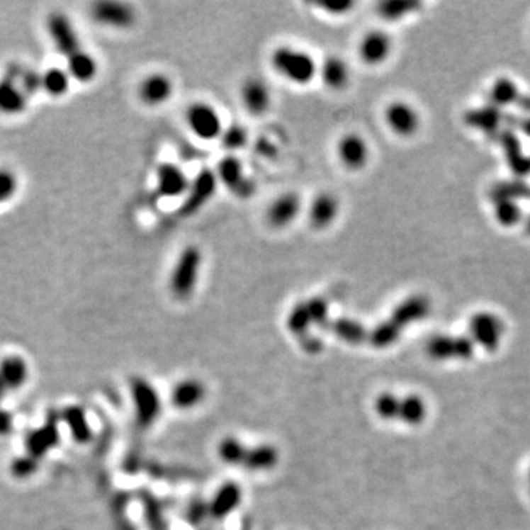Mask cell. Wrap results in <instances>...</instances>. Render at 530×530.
<instances>
[{
    "instance_id": "obj_1",
    "label": "cell",
    "mask_w": 530,
    "mask_h": 530,
    "mask_svg": "<svg viewBox=\"0 0 530 530\" xmlns=\"http://www.w3.org/2000/svg\"><path fill=\"white\" fill-rule=\"evenodd\" d=\"M270 65L281 79L295 86H308L318 75V62L314 56L295 46L276 47L270 55Z\"/></svg>"
},
{
    "instance_id": "obj_2",
    "label": "cell",
    "mask_w": 530,
    "mask_h": 530,
    "mask_svg": "<svg viewBox=\"0 0 530 530\" xmlns=\"http://www.w3.org/2000/svg\"><path fill=\"white\" fill-rule=\"evenodd\" d=\"M203 265L202 249L196 244H187L179 254L169 276V291L179 300H186L196 291Z\"/></svg>"
},
{
    "instance_id": "obj_3",
    "label": "cell",
    "mask_w": 530,
    "mask_h": 530,
    "mask_svg": "<svg viewBox=\"0 0 530 530\" xmlns=\"http://www.w3.org/2000/svg\"><path fill=\"white\" fill-rule=\"evenodd\" d=\"M467 330L475 346H480L487 352H494L500 349L504 340L505 323L497 312L483 310L470 317Z\"/></svg>"
},
{
    "instance_id": "obj_4",
    "label": "cell",
    "mask_w": 530,
    "mask_h": 530,
    "mask_svg": "<svg viewBox=\"0 0 530 530\" xmlns=\"http://www.w3.org/2000/svg\"><path fill=\"white\" fill-rule=\"evenodd\" d=\"M184 120L188 130L203 142H213L220 139L225 127L218 109L214 105L203 101L192 102L188 105L184 112Z\"/></svg>"
},
{
    "instance_id": "obj_5",
    "label": "cell",
    "mask_w": 530,
    "mask_h": 530,
    "mask_svg": "<svg viewBox=\"0 0 530 530\" xmlns=\"http://www.w3.org/2000/svg\"><path fill=\"white\" fill-rule=\"evenodd\" d=\"M383 121L392 135L401 139L414 137L422 128L419 109L402 99H395L385 106Z\"/></svg>"
},
{
    "instance_id": "obj_6",
    "label": "cell",
    "mask_w": 530,
    "mask_h": 530,
    "mask_svg": "<svg viewBox=\"0 0 530 530\" xmlns=\"http://www.w3.org/2000/svg\"><path fill=\"white\" fill-rule=\"evenodd\" d=\"M218 183L240 199L251 198L255 192L254 180L246 174L243 162L236 155H225L214 169Z\"/></svg>"
},
{
    "instance_id": "obj_7",
    "label": "cell",
    "mask_w": 530,
    "mask_h": 530,
    "mask_svg": "<svg viewBox=\"0 0 530 530\" xmlns=\"http://www.w3.org/2000/svg\"><path fill=\"white\" fill-rule=\"evenodd\" d=\"M218 179L214 169L203 168L191 180L188 191L184 195V201L180 206V213L186 217H192L198 214L202 208L210 202L218 187Z\"/></svg>"
},
{
    "instance_id": "obj_8",
    "label": "cell",
    "mask_w": 530,
    "mask_h": 530,
    "mask_svg": "<svg viewBox=\"0 0 530 530\" xmlns=\"http://www.w3.org/2000/svg\"><path fill=\"white\" fill-rule=\"evenodd\" d=\"M475 344L468 336H453V334H436L429 339L426 345V352L432 359L436 361H452V359H467L475 355Z\"/></svg>"
},
{
    "instance_id": "obj_9",
    "label": "cell",
    "mask_w": 530,
    "mask_h": 530,
    "mask_svg": "<svg viewBox=\"0 0 530 530\" xmlns=\"http://www.w3.org/2000/svg\"><path fill=\"white\" fill-rule=\"evenodd\" d=\"M336 157L349 171H361L370 162L371 149L363 135L349 131L337 140Z\"/></svg>"
},
{
    "instance_id": "obj_10",
    "label": "cell",
    "mask_w": 530,
    "mask_h": 530,
    "mask_svg": "<svg viewBox=\"0 0 530 530\" xmlns=\"http://www.w3.org/2000/svg\"><path fill=\"white\" fill-rule=\"evenodd\" d=\"M393 52V39L385 30L367 31L358 43V56L368 67L383 65Z\"/></svg>"
},
{
    "instance_id": "obj_11",
    "label": "cell",
    "mask_w": 530,
    "mask_h": 530,
    "mask_svg": "<svg viewBox=\"0 0 530 530\" xmlns=\"http://www.w3.org/2000/svg\"><path fill=\"white\" fill-rule=\"evenodd\" d=\"M302 211V199L296 192H285L271 201L265 218L270 227L276 230L286 229L299 217Z\"/></svg>"
},
{
    "instance_id": "obj_12",
    "label": "cell",
    "mask_w": 530,
    "mask_h": 530,
    "mask_svg": "<svg viewBox=\"0 0 530 530\" xmlns=\"http://www.w3.org/2000/svg\"><path fill=\"white\" fill-rule=\"evenodd\" d=\"M240 101L244 111L251 113L252 117H262L271 108V89L264 80L251 77L244 80L240 87Z\"/></svg>"
},
{
    "instance_id": "obj_13",
    "label": "cell",
    "mask_w": 530,
    "mask_h": 530,
    "mask_svg": "<svg viewBox=\"0 0 530 530\" xmlns=\"http://www.w3.org/2000/svg\"><path fill=\"white\" fill-rule=\"evenodd\" d=\"M340 214V201L332 192H320L308 206V221L314 230H326Z\"/></svg>"
},
{
    "instance_id": "obj_14",
    "label": "cell",
    "mask_w": 530,
    "mask_h": 530,
    "mask_svg": "<svg viewBox=\"0 0 530 530\" xmlns=\"http://www.w3.org/2000/svg\"><path fill=\"white\" fill-rule=\"evenodd\" d=\"M188 184H191V179L179 165L165 162L158 167L157 191L162 198H184L188 191Z\"/></svg>"
},
{
    "instance_id": "obj_15",
    "label": "cell",
    "mask_w": 530,
    "mask_h": 530,
    "mask_svg": "<svg viewBox=\"0 0 530 530\" xmlns=\"http://www.w3.org/2000/svg\"><path fill=\"white\" fill-rule=\"evenodd\" d=\"M174 89V81L168 74L154 72L149 74L140 83L139 98L149 106H159L173 98Z\"/></svg>"
},
{
    "instance_id": "obj_16",
    "label": "cell",
    "mask_w": 530,
    "mask_h": 530,
    "mask_svg": "<svg viewBox=\"0 0 530 530\" xmlns=\"http://www.w3.org/2000/svg\"><path fill=\"white\" fill-rule=\"evenodd\" d=\"M432 304L427 296L424 295H411L404 299L401 304H397L390 314V321L400 327L402 332L407 326L419 323L424 320L430 312Z\"/></svg>"
},
{
    "instance_id": "obj_17",
    "label": "cell",
    "mask_w": 530,
    "mask_h": 530,
    "mask_svg": "<svg viewBox=\"0 0 530 530\" xmlns=\"http://www.w3.org/2000/svg\"><path fill=\"white\" fill-rule=\"evenodd\" d=\"M49 31L52 39L61 53L67 56V60H71L72 56L79 55L81 52L77 34H75L68 18L62 13H53L49 18Z\"/></svg>"
},
{
    "instance_id": "obj_18",
    "label": "cell",
    "mask_w": 530,
    "mask_h": 530,
    "mask_svg": "<svg viewBox=\"0 0 530 530\" xmlns=\"http://www.w3.org/2000/svg\"><path fill=\"white\" fill-rule=\"evenodd\" d=\"M318 77L327 89L340 91L345 90L351 83V68L344 58L330 55L318 64Z\"/></svg>"
},
{
    "instance_id": "obj_19",
    "label": "cell",
    "mask_w": 530,
    "mask_h": 530,
    "mask_svg": "<svg viewBox=\"0 0 530 530\" xmlns=\"http://www.w3.org/2000/svg\"><path fill=\"white\" fill-rule=\"evenodd\" d=\"M132 393H135L137 417L140 424L150 426L157 420L161 410L158 393L147 382L140 380V378H137V380L132 383Z\"/></svg>"
},
{
    "instance_id": "obj_20",
    "label": "cell",
    "mask_w": 530,
    "mask_h": 530,
    "mask_svg": "<svg viewBox=\"0 0 530 530\" xmlns=\"http://www.w3.org/2000/svg\"><path fill=\"white\" fill-rule=\"evenodd\" d=\"M93 16L96 21L115 28H128L136 21L135 9L121 2H99L93 8Z\"/></svg>"
},
{
    "instance_id": "obj_21",
    "label": "cell",
    "mask_w": 530,
    "mask_h": 530,
    "mask_svg": "<svg viewBox=\"0 0 530 530\" xmlns=\"http://www.w3.org/2000/svg\"><path fill=\"white\" fill-rule=\"evenodd\" d=\"M242 501V489L237 483H224L215 494L210 508V516L214 520H224L232 511H235Z\"/></svg>"
},
{
    "instance_id": "obj_22",
    "label": "cell",
    "mask_w": 530,
    "mask_h": 530,
    "mask_svg": "<svg viewBox=\"0 0 530 530\" xmlns=\"http://www.w3.org/2000/svg\"><path fill=\"white\" fill-rule=\"evenodd\" d=\"M327 327L339 339H342L344 342L351 344V345H359V344L366 342V340L368 339L367 329L359 323L358 320H354V318L339 317L336 320H330Z\"/></svg>"
},
{
    "instance_id": "obj_23",
    "label": "cell",
    "mask_w": 530,
    "mask_h": 530,
    "mask_svg": "<svg viewBox=\"0 0 530 530\" xmlns=\"http://www.w3.org/2000/svg\"><path fill=\"white\" fill-rule=\"evenodd\" d=\"M205 397V386L195 378L179 383L171 393V402L180 410L193 408Z\"/></svg>"
},
{
    "instance_id": "obj_24",
    "label": "cell",
    "mask_w": 530,
    "mask_h": 530,
    "mask_svg": "<svg viewBox=\"0 0 530 530\" xmlns=\"http://www.w3.org/2000/svg\"><path fill=\"white\" fill-rule=\"evenodd\" d=\"M278 463V452L271 445H261L246 451L243 467L251 471H265Z\"/></svg>"
},
{
    "instance_id": "obj_25",
    "label": "cell",
    "mask_w": 530,
    "mask_h": 530,
    "mask_svg": "<svg viewBox=\"0 0 530 530\" xmlns=\"http://www.w3.org/2000/svg\"><path fill=\"white\" fill-rule=\"evenodd\" d=\"M495 221L505 229H513L524 221L523 208L517 199H497L494 206Z\"/></svg>"
},
{
    "instance_id": "obj_26",
    "label": "cell",
    "mask_w": 530,
    "mask_h": 530,
    "mask_svg": "<svg viewBox=\"0 0 530 530\" xmlns=\"http://www.w3.org/2000/svg\"><path fill=\"white\" fill-rule=\"evenodd\" d=\"M26 108V93L16 87L12 77L0 81V111L5 113H18Z\"/></svg>"
},
{
    "instance_id": "obj_27",
    "label": "cell",
    "mask_w": 530,
    "mask_h": 530,
    "mask_svg": "<svg viewBox=\"0 0 530 530\" xmlns=\"http://www.w3.org/2000/svg\"><path fill=\"white\" fill-rule=\"evenodd\" d=\"M489 98L497 108H504L507 105L519 102L521 99V93L514 80H511L508 77H501L492 84Z\"/></svg>"
},
{
    "instance_id": "obj_28",
    "label": "cell",
    "mask_w": 530,
    "mask_h": 530,
    "mask_svg": "<svg viewBox=\"0 0 530 530\" xmlns=\"http://www.w3.org/2000/svg\"><path fill=\"white\" fill-rule=\"evenodd\" d=\"M427 417V405L419 395H408L401 397L400 415L397 419L410 426H419Z\"/></svg>"
},
{
    "instance_id": "obj_29",
    "label": "cell",
    "mask_w": 530,
    "mask_h": 530,
    "mask_svg": "<svg viewBox=\"0 0 530 530\" xmlns=\"http://www.w3.org/2000/svg\"><path fill=\"white\" fill-rule=\"evenodd\" d=\"M68 69L75 80L87 83L96 77L98 64L87 52L81 50L79 55H75L71 60H68Z\"/></svg>"
},
{
    "instance_id": "obj_30",
    "label": "cell",
    "mask_w": 530,
    "mask_h": 530,
    "mask_svg": "<svg viewBox=\"0 0 530 530\" xmlns=\"http://www.w3.org/2000/svg\"><path fill=\"white\" fill-rule=\"evenodd\" d=\"M402 330L395 326L392 321L388 318L386 321H382L380 325L376 326L371 332H368V340L374 348L383 349L388 346H392L397 339L401 337Z\"/></svg>"
},
{
    "instance_id": "obj_31",
    "label": "cell",
    "mask_w": 530,
    "mask_h": 530,
    "mask_svg": "<svg viewBox=\"0 0 530 530\" xmlns=\"http://www.w3.org/2000/svg\"><path fill=\"white\" fill-rule=\"evenodd\" d=\"M222 145V147L235 155L237 150L243 149L249 142V132L243 125L240 124H232L224 127L221 136L218 139Z\"/></svg>"
},
{
    "instance_id": "obj_32",
    "label": "cell",
    "mask_w": 530,
    "mask_h": 530,
    "mask_svg": "<svg viewBox=\"0 0 530 530\" xmlns=\"http://www.w3.org/2000/svg\"><path fill=\"white\" fill-rule=\"evenodd\" d=\"M286 325H288L289 332L295 336L304 337V336L308 334L310 327L312 326V320H311V315L308 312L305 300L293 305V308L291 310V312L288 315Z\"/></svg>"
},
{
    "instance_id": "obj_33",
    "label": "cell",
    "mask_w": 530,
    "mask_h": 530,
    "mask_svg": "<svg viewBox=\"0 0 530 530\" xmlns=\"http://www.w3.org/2000/svg\"><path fill=\"white\" fill-rule=\"evenodd\" d=\"M42 87L52 96H62L69 87V75L64 69L52 68L42 77Z\"/></svg>"
},
{
    "instance_id": "obj_34",
    "label": "cell",
    "mask_w": 530,
    "mask_h": 530,
    "mask_svg": "<svg viewBox=\"0 0 530 530\" xmlns=\"http://www.w3.org/2000/svg\"><path fill=\"white\" fill-rule=\"evenodd\" d=\"M246 451L248 448H244L235 438H225L218 445V456L227 464H243Z\"/></svg>"
},
{
    "instance_id": "obj_35",
    "label": "cell",
    "mask_w": 530,
    "mask_h": 530,
    "mask_svg": "<svg viewBox=\"0 0 530 530\" xmlns=\"http://www.w3.org/2000/svg\"><path fill=\"white\" fill-rule=\"evenodd\" d=\"M400 402L401 400L393 393L385 392L376 397L374 410L378 417L383 420H395L400 415Z\"/></svg>"
},
{
    "instance_id": "obj_36",
    "label": "cell",
    "mask_w": 530,
    "mask_h": 530,
    "mask_svg": "<svg viewBox=\"0 0 530 530\" xmlns=\"http://www.w3.org/2000/svg\"><path fill=\"white\" fill-rule=\"evenodd\" d=\"M420 8V4L415 2H385L378 6V13H380L388 21L402 20V18L415 12V9Z\"/></svg>"
},
{
    "instance_id": "obj_37",
    "label": "cell",
    "mask_w": 530,
    "mask_h": 530,
    "mask_svg": "<svg viewBox=\"0 0 530 530\" xmlns=\"http://www.w3.org/2000/svg\"><path fill=\"white\" fill-rule=\"evenodd\" d=\"M305 304H307L308 312L311 315L312 325H318L321 327H327V325L330 323L327 300L325 298H321V296H314V298H310L308 300H305Z\"/></svg>"
},
{
    "instance_id": "obj_38",
    "label": "cell",
    "mask_w": 530,
    "mask_h": 530,
    "mask_svg": "<svg viewBox=\"0 0 530 530\" xmlns=\"http://www.w3.org/2000/svg\"><path fill=\"white\" fill-rule=\"evenodd\" d=\"M18 181L9 169H0V203L6 202L16 192Z\"/></svg>"
},
{
    "instance_id": "obj_39",
    "label": "cell",
    "mask_w": 530,
    "mask_h": 530,
    "mask_svg": "<svg viewBox=\"0 0 530 530\" xmlns=\"http://www.w3.org/2000/svg\"><path fill=\"white\" fill-rule=\"evenodd\" d=\"M206 516H210V508H208L203 501L195 500L188 504L186 511V520L192 526H199Z\"/></svg>"
},
{
    "instance_id": "obj_40",
    "label": "cell",
    "mask_w": 530,
    "mask_h": 530,
    "mask_svg": "<svg viewBox=\"0 0 530 530\" xmlns=\"http://www.w3.org/2000/svg\"><path fill=\"white\" fill-rule=\"evenodd\" d=\"M320 8L330 15H345L349 9L354 8L351 2H333V4H320Z\"/></svg>"
},
{
    "instance_id": "obj_41",
    "label": "cell",
    "mask_w": 530,
    "mask_h": 530,
    "mask_svg": "<svg viewBox=\"0 0 530 530\" xmlns=\"http://www.w3.org/2000/svg\"><path fill=\"white\" fill-rule=\"evenodd\" d=\"M302 339V348H304L307 352H310V354H317V352H320V349H321V340L320 339H317V337H311V336H304V337H300Z\"/></svg>"
},
{
    "instance_id": "obj_42",
    "label": "cell",
    "mask_w": 530,
    "mask_h": 530,
    "mask_svg": "<svg viewBox=\"0 0 530 530\" xmlns=\"http://www.w3.org/2000/svg\"><path fill=\"white\" fill-rule=\"evenodd\" d=\"M523 224H524V229H526V233L530 236V215H527V217H524V221H523Z\"/></svg>"
},
{
    "instance_id": "obj_43",
    "label": "cell",
    "mask_w": 530,
    "mask_h": 530,
    "mask_svg": "<svg viewBox=\"0 0 530 530\" xmlns=\"http://www.w3.org/2000/svg\"><path fill=\"white\" fill-rule=\"evenodd\" d=\"M527 478H529V492H530V468H529V476Z\"/></svg>"
},
{
    "instance_id": "obj_44",
    "label": "cell",
    "mask_w": 530,
    "mask_h": 530,
    "mask_svg": "<svg viewBox=\"0 0 530 530\" xmlns=\"http://www.w3.org/2000/svg\"><path fill=\"white\" fill-rule=\"evenodd\" d=\"M529 168H530V165H529Z\"/></svg>"
}]
</instances>
